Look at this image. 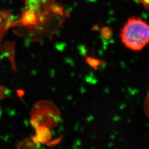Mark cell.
I'll return each instance as SVG.
<instances>
[{"label":"cell","mask_w":149,"mask_h":149,"mask_svg":"<svg viewBox=\"0 0 149 149\" xmlns=\"http://www.w3.org/2000/svg\"><path fill=\"white\" fill-rule=\"evenodd\" d=\"M2 21L3 20L2 18L0 17V42L2 39V33L4 32L8 28V27L10 26V24H7V23L4 24Z\"/></svg>","instance_id":"cell-5"},{"label":"cell","mask_w":149,"mask_h":149,"mask_svg":"<svg viewBox=\"0 0 149 149\" xmlns=\"http://www.w3.org/2000/svg\"><path fill=\"white\" fill-rule=\"evenodd\" d=\"M43 127L44 134H45V138L46 142H47V144L50 141L51 139L52 138V132H50L49 128L47 127V126L43 125Z\"/></svg>","instance_id":"cell-4"},{"label":"cell","mask_w":149,"mask_h":149,"mask_svg":"<svg viewBox=\"0 0 149 149\" xmlns=\"http://www.w3.org/2000/svg\"><path fill=\"white\" fill-rule=\"evenodd\" d=\"M61 140V138L57 139H55V140L52 141H51V142H50V143H48L47 144L48 145H49V146H52V145H56V144H58L59 143Z\"/></svg>","instance_id":"cell-7"},{"label":"cell","mask_w":149,"mask_h":149,"mask_svg":"<svg viewBox=\"0 0 149 149\" xmlns=\"http://www.w3.org/2000/svg\"><path fill=\"white\" fill-rule=\"evenodd\" d=\"M120 37L126 47L140 51L149 43V24L140 18L131 17L123 28Z\"/></svg>","instance_id":"cell-1"},{"label":"cell","mask_w":149,"mask_h":149,"mask_svg":"<svg viewBox=\"0 0 149 149\" xmlns=\"http://www.w3.org/2000/svg\"><path fill=\"white\" fill-rule=\"evenodd\" d=\"M86 62L90 66L95 70L98 69V67L101 64V61L98 59H95L90 56L86 58Z\"/></svg>","instance_id":"cell-2"},{"label":"cell","mask_w":149,"mask_h":149,"mask_svg":"<svg viewBox=\"0 0 149 149\" xmlns=\"http://www.w3.org/2000/svg\"><path fill=\"white\" fill-rule=\"evenodd\" d=\"M101 34L103 39L106 40L110 39L112 38L113 35L112 29L108 27H104L103 28H102Z\"/></svg>","instance_id":"cell-3"},{"label":"cell","mask_w":149,"mask_h":149,"mask_svg":"<svg viewBox=\"0 0 149 149\" xmlns=\"http://www.w3.org/2000/svg\"><path fill=\"white\" fill-rule=\"evenodd\" d=\"M30 122H31V124H32V126L35 129H36L38 127H39V126H40V121L37 118L34 117L33 118H32V119L31 120Z\"/></svg>","instance_id":"cell-6"}]
</instances>
